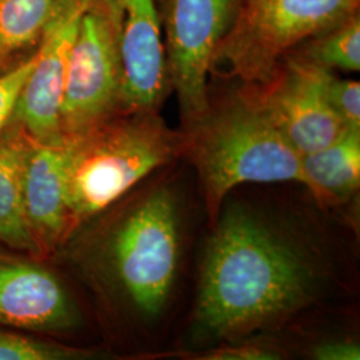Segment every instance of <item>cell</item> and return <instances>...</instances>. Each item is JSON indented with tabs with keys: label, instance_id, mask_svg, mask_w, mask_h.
I'll return each mask as SVG.
<instances>
[{
	"label": "cell",
	"instance_id": "6da1fadb",
	"mask_svg": "<svg viewBox=\"0 0 360 360\" xmlns=\"http://www.w3.org/2000/svg\"><path fill=\"white\" fill-rule=\"evenodd\" d=\"M312 262L269 223L245 210L219 215L207 243L195 323L208 336L238 339L303 309Z\"/></svg>",
	"mask_w": 360,
	"mask_h": 360
},
{
	"label": "cell",
	"instance_id": "7a4b0ae2",
	"mask_svg": "<svg viewBox=\"0 0 360 360\" xmlns=\"http://www.w3.org/2000/svg\"><path fill=\"white\" fill-rule=\"evenodd\" d=\"M180 156L200 181L207 215L218 220L227 193L245 183L306 186L302 155L276 129L245 86L214 103L180 131Z\"/></svg>",
	"mask_w": 360,
	"mask_h": 360
},
{
	"label": "cell",
	"instance_id": "3957f363",
	"mask_svg": "<svg viewBox=\"0 0 360 360\" xmlns=\"http://www.w3.org/2000/svg\"><path fill=\"white\" fill-rule=\"evenodd\" d=\"M180 132L168 129L158 111L117 114L65 139L70 233L180 158Z\"/></svg>",
	"mask_w": 360,
	"mask_h": 360
},
{
	"label": "cell",
	"instance_id": "277c9868",
	"mask_svg": "<svg viewBox=\"0 0 360 360\" xmlns=\"http://www.w3.org/2000/svg\"><path fill=\"white\" fill-rule=\"evenodd\" d=\"M180 240L179 200L165 183L135 193L104 233L102 270L138 318L153 321L166 307L176 281Z\"/></svg>",
	"mask_w": 360,
	"mask_h": 360
},
{
	"label": "cell",
	"instance_id": "5b68a950",
	"mask_svg": "<svg viewBox=\"0 0 360 360\" xmlns=\"http://www.w3.org/2000/svg\"><path fill=\"white\" fill-rule=\"evenodd\" d=\"M360 0H236L212 68L223 65L243 84L270 79L303 41L359 13Z\"/></svg>",
	"mask_w": 360,
	"mask_h": 360
},
{
	"label": "cell",
	"instance_id": "8992f818",
	"mask_svg": "<svg viewBox=\"0 0 360 360\" xmlns=\"http://www.w3.org/2000/svg\"><path fill=\"white\" fill-rule=\"evenodd\" d=\"M120 19L114 0H91L70 55L60 107L62 138L120 114Z\"/></svg>",
	"mask_w": 360,
	"mask_h": 360
},
{
	"label": "cell",
	"instance_id": "52a82bcc",
	"mask_svg": "<svg viewBox=\"0 0 360 360\" xmlns=\"http://www.w3.org/2000/svg\"><path fill=\"white\" fill-rule=\"evenodd\" d=\"M235 8L236 0H165L160 20L168 83L178 95L184 124L199 119L210 105L207 79Z\"/></svg>",
	"mask_w": 360,
	"mask_h": 360
},
{
	"label": "cell",
	"instance_id": "ba28073f",
	"mask_svg": "<svg viewBox=\"0 0 360 360\" xmlns=\"http://www.w3.org/2000/svg\"><path fill=\"white\" fill-rule=\"evenodd\" d=\"M331 72L300 53H288L267 82L243 86L303 156L334 142L346 129L327 101Z\"/></svg>",
	"mask_w": 360,
	"mask_h": 360
},
{
	"label": "cell",
	"instance_id": "9c48e42d",
	"mask_svg": "<svg viewBox=\"0 0 360 360\" xmlns=\"http://www.w3.org/2000/svg\"><path fill=\"white\" fill-rule=\"evenodd\" d=\"M91 0H56L38 46V59L11 123L35 141L62 144L60 107L70 55L82 15Z\"/></svg>",
	"mask_w": 360,
	"mask_h": 360
},
{
	"label": "cell",
	"instance_id": "30bf717a",
	"mask_svg": "<svg viewBox=\"0 0 360 360\" xmlns=\"http://www.w3.org/2000/svg\"><path fill=\"white\" fill-rule=\"evenodd\" d=\"M120 19V114L158 111L167 95L160 15L154 0H114Z\"/></svg>",
	"mask_w": 360,
	"mask_h": 360
},
{
	"label": "cell",
	"instance_id": "8fae6325",
	"mask_svg": "<svg viewBox=\"0 0 360 360\" xmlns=\"http://www.w3.org/2000/svg\"><path fill=\"white\" fill-rule=\"evenodd\" d=\"M0 324L53 331L75 324V309L60 282L26 262L0 263Z\"/></svg>",
	"mask_w": 360,
	"mask_h": 360
},
{
	"label": "cell",
	"instance_id": "7c38bea8",
	"mask_svg": "<svg viewBox=\"0 0 360 360\" xmlns=\"http://www.w3.org/2000/svg\"><path fill=\"white\" fill-rule=\"evenodd\" d=\"M23 206L39 252H50L70 235L65 202V146L30 138Z\"/></svg>",
	"mask_w": 360,
	"mask_h": 360
},
{
	"label": "cell",
	"instance_id": "4fadbf2b",
	"mask_svg": "<svg viewBox=\"0 0 360 360\" xmlns=\"http://www.w3.org/2000/svg\"><path fill=\"white\" fill-rule=\"evenodd\" d=\"M306 187L326 206L346 203L360 186V129H345L334 142L302 156Z\"/></svg>",
	"mask_w": 360,
	"mask_h": 360
},
{
	"label": "cell",
	"instance_id": "5bb4252c",
	"mask_svg": "<svg viewBox=\"0 0 360 360\" xmlns=\"http://www.w3.org/2000/svg\"><path fill=\"white\" fill-rule=\"evenodd\" d=\"M30 136L11 123L0 134V242L39 255L23 206V176Z\"/></svg>",
	"mask_w": 360,
	"mask_h": 360
},
{
	"label": "cell",
	"instance_id": "9a60e30c",
	"mask_svg": "<svg viewBox=\"0 0 360 360\" xmlns=\"http://www.w3.org/2000/svg\"><path fill=\"white\" fill-rule=\"evenodd\" d=\"M56 0H0V71L38 49Z\"/></svg>",
	"mask_w": 360,
	"mask_h": 360
},
{
	"label": "cell",
	"instance_id": "2e32d148",
	"mask_svg": "<svg viewBox=\"0 0 360 360\" xmlns=\"http://www.w3.org/2000/svg\"><path fill=\"white\" fill-rule=\"evenodd\" d=\"M302 56L327 70H360V18L354 13L342 23L307 40Z\"/></svg>",
	"mask_w": 360,
	"mask_h": 360
},
{
	"label": "cell",
	"instance_id": "e0dca14e",
	"mask_svg": "<svg viewBox=\"0 0 360 360\" xmlns=\"http://www.w3.org/2000/svg\"><path fill=\"white\" fill-rule=\"evenodd\" d=\"M87 355V351L0 331V360H67L79 359Z\"/></svg>",
	"mask_w": 360,
	"mask_h": 360
},
{
	"label": "cell",
	"instance_id": "ac0fdd59",
	"mask_svg": "<svg viewBox=\"0 0 360 360\" xmlns=\"http://www.w3.org/2000/svg\"><path fill=\"white\" fill-rule=\"evenodd\" d=\"M38 59V49L13 67L0 71V134L11 124L27 80Z\"/></svg>",
	"mask_w": 360,
	"mask_h": 360
},
{
	"label": "cell",
	"instance_id": "d6986e66",
	"mask_svg": "<svg viewBox=\"0 0 360 360\" xmlns=\"http://www.w3.org/2000/svg\"><path fill=\"white\" fill-rule=\"evenodd\" d=\"M327 101L346 129H360V84L339 79L331 72L327 80Z\"/></svg>",
	"mask_w": 360,
	"mask_h": 360
},
{
	"label": "cell",
	"instance_id": "ffe728a7",
	"mask_svg": "<svg viewBox=\"0 0 360 360\" xmlns=\"http://www.w3.org/2000/svg\"><path fill=\"white\" fill-rule=\"evenodd\" d=\"M183 359L193 360H278L283 355L279 349L259 342H245L242 345H229L210 348L202 352H172Z\"/></svg>",
	"mask_w": 360,
	"mask_h": 360
},
{
	"label": "cell",
	"instance_id": "44dd1931",
	"mask_svg": "<svg viewBox=\"0 0 360 360\" xmlns=\"http://www.w3.org/2000/svg\"><path fill=\"white\" fill-rule=\"evenodd\" d=\"M311 355L318 360H359L360 346L351 340L323 342L314 347Z\"/></svg>",
	"mask_w": 360,
	"mask_h": 360
}]
</instances>
